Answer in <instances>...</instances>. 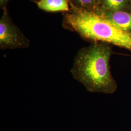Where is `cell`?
<instances>
[{
	"mask_svg": "<svg viewBox=\"0 0 131 131\" xmlns=\"http://www.w3.org/2000/svg\"><path fill=\"white\" fill-rule=\"evenodd\" d=\"M111 44L93 42L78 52L70 72L73 78L91 93H114L117 84L109 65Z\"/></svg>",
	"mask_w": 131,
	"mask_h": 131,
	"instance_id": "obj_1",
	"label": "cell"
},
{
	"mask_svg": "<svg viewBox=\"0 0 131 131\" xmlns=\"http://www.w3.org/2000/svg\"><path fill=\"white\" fill-rule=\"evenodd\" d=\"M70 11L64 14V28L93 42H102L131 51V33L119 30L92 11L77 7L69 1Z\"/></svg>",
	"mask_w": 131,
	"mask_h": 131,
	"instance_id": "obj_2",
	"label": "cell"
},
{
	"mask_svg": "<svg viewBox=\"0 0 131 131\" xmlns=\"http://www.w3.org/2000/svg\"><path fill=\"white\" fill-rule=\"evenodd\" d=\"M3 10L0 19V49L4 50L29 48L30 40L13 23L6 8Z\"/></svg>",
	"mask_w": 131,
	"mask_h": 131,
	"instance_id": "obj_3",
	"label": "cell"
},
{
	"mask_svg": "<svg viewBox=\"0 0 131 131\" xmlns=\"http://www.w3.org/2000/svg\"><path fill=\"white\" fill-rule=\"evenodd\" d=\"M93 12L117 29L131 33V12L111 10L98 7Z\"/></svg>",
	"mask_w": 131,
	"mask_h": 131,
	"instance_id": "obj_4",
	"label": "cell"
},
{
	"mask_svg": "<svg viewBox=\"0 0 131 131\" xmlns=\"http://www.w3.org/2000/svg\"><path fill=\"white\" fill-rule=\"evenodd\" d=\"M36 4L40 9L49 12H68L70 11L69 0H39Z\"/></svg>",
	"mask_w": 131,
	"mask_h": 131,
	"instance_id": "obj_5",
	"label": "cell"
},
{
	"mask_svg": "<svg viewBox=\"0 0 131 131\" xmlns=\"http://www.w3.org/2000/svg\"><path fill=\"white\" fill-rule=\"evenodd\" d=\"M128 0H99V6L106 9L123 10L128 5Z\"/></svg>",
	"mask_w": 131,
	"mask_h": 131,
	"instance_id": "obj_6",
	"label": "cell"
},
{
	"mask_svg": "<svg viewBox=\"0 0 131 131\" xmlns=\"http://www.w3.org/2000/svg\"><path fill=\"white\" fill-rule=\"evenodd\" d=\"M10 0H0V6L2 9L6 8V5Z\"/></svg>",
	"mask_w": 131,
	"mask_h": 131,
	"instance_id": "obj_7",
	"label": "cell"
},
{
	"mask_svg": "<svg viewBox=\"0 0 131 131\" xmlns=\"http://www.w3.org/2000/svg\"><path fill=\"white\" fill-rule=\"evenodd\" d=\"M32 1H33V2H34L35 3H36V2H37L38 1H39V0H32Z\"/></svg>",
	"mask_w": 131,
	"mask_h": 131,
	"instance_id": "obj_8",
	"label": "cell"
},
{
	"mask_svg": "<svg viewBox=\"0 0 131 131\" xmlns=\"http://www.w3.org/2000/svg\"><path fill=\"white\" fill-rule=\"evenodd\" d=\"M128 1H130V2H131V0H128Z\"/></svg>",
	"mask_w": 131,
	"mask_h": 131,
	"instance_id": "obj_9",
	"label": "cell"
}]
</instances>
